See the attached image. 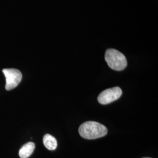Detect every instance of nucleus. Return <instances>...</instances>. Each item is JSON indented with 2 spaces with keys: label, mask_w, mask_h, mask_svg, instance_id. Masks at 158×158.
I'll use <instances>...</instances> for the list:
<instances>
[{
  "label": "nucleus",
  "mask_w": 158,
  "mask_h": 158,
  "mask_svg": "<svg viewBox=\"0 0 158 158\" xmlns=\"http://www.w3.org/2000/svg\"><path fill=\"white\" fill-rule=\"evenodd\" d=\"M43 142L45 147L50 151H54L57 147L56 139L50 134H46L44 136Z\"/></svg>",
  "instance_id": "obj_6"
},
{
  "label": "nucleus",
  "mask_w": 158,
  "mask_h": 158,
  "mask_svg": "<svg viewBox=\"0 0 158 158\" xmlns=\"http://www.w3.org/2000/svg\"><path fill=\"white\" fill-rule=\"evenodd\" d=\"M35 148V143L32 142H29L23 145L19 151V155L20 158H29L34 152Z\"/></svg>",
  "instance_id": "obj_5"
},
{
  "label": "nucleus",
  "mask_w": 158,
  "mask_h": 158,
  "mask_svg": "<svg viewBox=\"0 0 158 158\" xmlns=\"http://www.w3.org/2000/svg\"><path fill=\"white\" fill-rule=\"evenodd\" d=\"M6 78V89L11 90L15 88L21 81L23 75L21 72L16 69H4L2 70Z\"/></svg>",
  "instance_id": "obj_3"
},
{
  "label": "nucleus",
  "mask_w": 158,
  "mask_h": 158,
  "mask_svg": "<svg viewBox=\"0 0 158 158\" xmlns=\"http://www.w3.org/2000/svg\"><path fill=\"white\" fill-rule=\"evenodd\" d=\"M105 60L108 66L116 71H121L127 66V60L125 56L116 49H107L105 53Z\"/></svg>",
  "instance_id": "obj_2"
},
{
  "label": "nucleus",
  "mask_w": 158,
  "mask_h": 158,
  "mask_svg": "<svg viewBox=\"0 0 158 158\" xmlns=\"http://www.w3.org/2000/svg\"></svg>",
  "instance_id": "obj_7"
},
{
  "label": "nucleus",
  "mask_w": 158,
  "mask_h": 158,
  "mask_svg": "<svg viewBox=\"0 0 158 158\" xmlns=\"http://www.w3.org/2000/svg\"><path fill=\"white\" fill-rule=\"evenodd\" d=\"M123 94L122 90L119 87L108 89L102 91L98 97L100 104L106 105L118 100Z\"/></svg>",
  "instance_id": "obj_4"
},
{
  "label": "nucleus",
  "mask_w": 158,
  "mask_h": 158,
  "mask_svg": "<svg viewBox=\"0 0 158 158\" xmlns=\"http://www.w3.org/2000/svg\"><path fill=\"white\" fill-rule=\"evenodd\" d=\"M79 134L87 139H94L107 135V128L103 125L95 121H87L79 127Z\"/></svg>",
  "instance_id": "obj_1"
}]
</instances>
